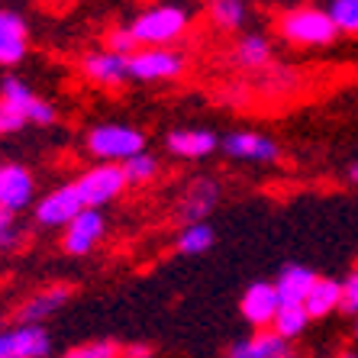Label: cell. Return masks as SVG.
<instances>
[{
	"label": "cell",
	"mask_w": 358,
	"mask_h": 358,
	"mask_svg": "<svg viewBox=\"0 0 358 358\" xmlns=\"http://www.w3.org/2000/svg\"><path fill=\"white\" fill-rule=\"evenodd\" d=\"M255 339L262 342V349H265V358H297V352H294L291 339L278 336L271 326H268V329H255Z\"/></svg>",
	"instance_id": "4316f807"
},
{
	"label": "cell",
	"mask_w": 358,
	"mask_h": 358,
	"mask_svg": "<svg viewBox=\"0 0 358 358\" xmlns=\"http://www.w3.org/2000/svg\"><path fill=\"white\" fill-rule=\"evenodd\" d=\"M352 339H355V345H358V320H355V336H352Z\"/></svg>",
	"instance_id": "74e56055"
},
{
	"label": "cell",
	"mask_w": 358,
	"mask_h": 358,
	"mask_svg": "<svg viewBox=\"0 0 358 358\" xmlns=\"http://www.w3.org/2000/svg\"><path fill=\"white\" fill-rule=\"evenodd\" d=\"M78 68H81V75L91 84L107 87V91H117V87H123L126 81H133V78H129V55L110 52L107 45L87 49L81 55V62H78Z\"/></svg>",
	"instance_id": "52a82bcc"
},
{
	"label": "cell",
	"mask_w": 358,
	"mask_h": 358,
	"mask_svg": "<svg viewBox=\"0 0 358 358\" xmlns=\"http://www.w3.org/2000/svg\"><path fill=\"white\" fill-rule=\"evenodd\" d=\"M187 71V55L175 45H139L129 55V78L139 84L178 81Z\"/></svg>",
	"instance_id": "3957f363"
},
{
	"label": "cell",
	"mask_w": 358,
	"mask_h": 358,
	"mask_svg": "<svg viewBox=\"0 0 358 358\" xmlns=\"http://www.w3.org/2000/svg\"><path fill=\"white\" fill-rule=\"evenodd\" d=\"M278 36L284 42L297 45V49H326V45H333L339 39V29H336L326 7L303 3V7L284 10L278 17Z\"/></svg>",
	"instance_id": "6da1fadb"
},
{
	"label": "cell",
	"mask_w": 358,
	"mask_h": 358,
	"mask_svg": "<svg viewBox=\"0 0 358 358\" xmlns=\"http://www.w3.org/2000/svg\"><path fill=\"white\" fill-rule=\"evenodd\" d=\"M229 62H233L239 71H245V75H255V71H262L265 65L275 62V45H271V39L262 33H245L233 42Z\"/></svg>",
	"instance_id": "ac0fdd59"
},
{
	"label": "cell",
	"mask_w": 358,
	"mask_h": 358,
	"mask_svg": "<svg viewBox=\"0 0 358 358\" xmlns=\"http://www.w3.org/2000/svg\"><path fill=\"white\" fill-rule=\"evenodd\" d=\"M0 103H7L10 110H17L29 126H52L59 120V110L52 107L45 97H39V94L17 75H7L0 81Z\"/></svg>",
	"instance_id": "8992f818"
},
{
	"label": "cell",
	"mask_w": 358,
	"mask_h": 358,
	"mask_svg": "<svg viewBox=\"0 0 358 358\" xmlns=\"http://www.w3.org/2000/svg\"><path fill=\"white\" fill-rule=\"evenodd\" d=\"M87 207L81 197V191H78V184H62V187H55V191H49L45 197L36 200L33 207V217L39 226H49V229H55V226H62L65 229L71 220L81 213V210Z\"/></svg>",
	"instance_id": "ba28073f"
},
{
	"label": "cell",
	"mask_w": 358,
	"mask_h": 358,
	"mask_svg": "<svg viewBox=\"0 0 358 358\" xmlns=\"http://www.w3.org/2000/svg\"><path fill=\"white\" fill-rule=\"evenodd\" d=\"M139 45H175L191 29V13L181 3H155L142 10L139 17L129 23Z\"/></svg>",
	"instance_id": "7a4b0ae2"
},
{
	"label": "cell",
	"mask_w": 358,
	"mask_h": 358,
	"mask_svg": "<svg viewBox=\"0 0 358 358\" xmlns=\"http://www.w3.org/2000/svg\"><path fill=\"white\" fill-rule=\"evenodd\" d=\"M165 145L171 155L178 159H187V162H197V159H207L213 152L220 149V139L213 129H197V126H184V129H171L165 136Z\"/></svg>",
	"instance_id": "2e32d148"
},
{
	"label": "cell",
	"mask_w": 358,
	"mask_h": 358,
	"mask_svg": "<svg viewBox=\"0 0 358 358\" xmlns=\"http://www.w3.org/2000/svg\"><path fill=\"white\" fill-rule=\"evenodd\" d=\"M342 313L358 317V268L342 281Z\"/></svg>",
	"instance_id": "1f68e13d"
},
{
	"label": "cell",
	"mask_w": 358,
	"mask_h": 358,
	"mask_svg": "<svg viewBox=\"0 0 358 358\" xmlns=\"http://www.w3.org/2000/svg\"><path fill=\"white\" fill-rule=\"evenodd\" d=\"M20 239H23V233H20V226H17V213L0 207V255L17 249Z\"/></svg>",
	"instance_id": "f546056e"
},
{
	"label": "cell",
	"mask_w": 358,
	"mask_h": 358,
	"mask_svg": "<svg viewBox=\"0 0 358 358\" xmlns=\"http://www.w3.org/2000/svg\"><path fill=\"white\" fill-rule=\"evenodd\" d=\"M36 197V178L29 168L23 165H0V207L13 210H29Z\"/></svg>",
	"instance_id": "9a60e30c"
},
{
	"label": "cell",
	"mask_w": 358,
	"mask_h": 358,
	"mask_svg": "<svg viewBox=\"0 0 358 358\" xmlns=\"http://www.w3.org/2000/svg\"><path fill=\"white\" fill-rule=\"evenodd\" d=\"M68 3H81V0H68Z\"/></svg>",
	"instance_id": "f35d334b"
},
{
	"label": "cell",
	"mask_w": 358,
	"mask_h": 358,
	"mask_svg": "<svg viewBox=\"0 0 358 358\" xmlns=\"http://www.w3.org/2000/svg\"><path fill=\"white\" fill-rule=\"evenodd\" d=\"M103 45H107L110 52H120V55H133V52L139 49V42H136L129 23L126 26H110L107 33H103Z\"/></svg>",
	"instance_id": "83f0119b"
},
{
	"label": "cell",
	"mask_w": 358,
	"mask_h": 358,
	"mask_svg": "<svg viewBox=\"0 0 358 358\" xmlns=\"http://www.w3.org/2000/svg\"><path fill=\"white\" fill-rule=\"evenodd\" d=\"M62 358H120V345L110 339H97V342H84L68 349Z\"/></svg>",
	"instance_id": "f1b7e54d"
},
{
	"label": "cell",
	"mask_w": 358,
	"mask_h": 358,
	"mask_svg": "<svg viewBox=\"0 0 358 358\" xmlns=\"http://www.w3.org/2000/svg\"><path fill=\"white\" fill-rule=\"evenodd\" d=\"M349 181H352V184H358V162L349 168Z\"/></svg>",
	"instance_id": "d590c367"
},
{
	"label": "cell",
	"mask_w": 358,
	"mask_h": 358,
	"mask_svg": "<svg viewBox=\"0 0 358 358\" xmlns=\"http://www.w3.org/2000/svg\"><path fill=\"white\" fill-rule=\"evenodd\" d=\"M213 242H217V233H213V226L207 220H200V223H187L181 226V233L175 239V249L181 255H203V252L213 249Z\"/></svg>",
	"instance_id": "603a6c76"
},
{
	"label": "cell",
	"mask_w": 358,
	"mask_h": 358,
	"mask_svg": "<svg viewBox=\"0 0 358 358\" xmlns=\"http://www.w3.org/2000/svg\"><path fill=\"white\" fill-rule=\"evenodd\" d=\"M23 126H29L17 110H10L7 103H0V139L3 136H13V133H23Z\"/></svg>",
	"instance_id": "d6a6232c"
},
{
	"label": "cell",
	"mask_w": 358,
	"mask_h": 358,
	"mask_svg": "<svg viewBox=\"0 0 358 358\" xmlns=\"http://www.w3.org/2000/svg\"><path fill=\"white\" fill-rule=\"evenodd\" d=\"M71 300V287L68 284H52V287H42V291L29 294L17 307V320L20 323H45L49 317H55L62 307Z\"/></svg>",
	"instance_id": "e0dca14e"
},
{
	"label": "cell",
	"mask_w": 358,
	"mask_h": 358,
	"mask_svg": "<svg viewBox=\"0 0 358 358\" xmlns=\"http://www.w3.org/2000/svg\"><path fill=\"white\" fill-rule=\"evenodd\" d=\"M75 184H78V191H81L87 207H107V203H113V200L129 187L120 162H97L94 168L81 171Z\"/></svg>",
	"instance_id": "5b68a950"
},
{
	"label": "cell",
	"mask_w": 358,
	"mask_h": 358,
	"mask_svg": "<svg viewBox=\"0 0 358 358\" xmlns=\"http://www.w3.org/2000/svg\"><path fill=\"white\" fill-rule=\"evenodd\" d=\"M29 55V23L23 13L0 7V68H17Z\"/></svg>",
	"instance_id": "5bb4252c"
},
{
	"label": "cell",
	"mask_w": 358,
	"mask_h": 358,
	"mask_svg": "<svg viewBox=\"0 0 358 358\" xmlns=\"http://www.w3.org/2000/svg\"><path fill=\"white\" fill-rule=\"evenodd\" d=\"M252 97H255L252 81H226L223 91H220V100H223L226 107H249Z\"/></svg>",
	"instance_id": "4dcf8cb0"
},
{
	"label": "cell",
	"mask_w": 358,
	"mask_h": 358,
	"mask_svg": "<svg viewBox=\"0 0 358 358\" xmlns=\"http://www.w3.org/2000/svg\"><path fill=\"white\" fill-rule=\"evenodd\" d=\"M220 203V184L213 178H197L184 187V194L178 197L175 203V220L181 226L187 223H200V220H207Z\"/></svg>",
	"instance_id": "7c38bea8"
},
{
	"label": "cell",
	"mask_w": 358,
	"mask_h": 358,
	"mask_svg": "<svg viewBox=\"0 0 358 358\" xmlns=\"http://www.w3.org/2000/svg\"><path fill=\"white\" fill-rule=\"evenodd\" d=\"M207 17L217 33H239L249 23V3L245 0H210Z\"/></svg>",
	"instance_id": "7402d4cb"
},
{
	"label": "cell",
	"mask_w": 358,
	"mask_h": 358,
	"mask_svg": "<svg viewBox=\"0 0 358 358\" xmlns=\"http://www.w3.org/2000/svg\"><path fill=\"white\" fill-rule=\"evenodd\" d=\"M252 87H255V94H265V97H287V94L303 87V75L294 65L271 62L252 75Z\"/></svg>",
	"instance_id": "d6986e66"
},
{
	"label": "cell",
	"mask_w": 358,
	"mask_h": 358,
	"mask_svg": "<svg viewBox=\"0 0 358 358\" xmlns=\"http://www.w3.org/2000/svg\"><path fill=\"white\" fill-rule=\"evenodd\" d=\"M317 278L320 275H313L307 265H287L275 281L278 294H281V303H303Z\"/></svg>",
	"instance_id": "44dd1931"
},
{
	"label": "cell",
	"mask_w": 358,
	"mask_h": 358,
	"mask_svg": "<svg viewBox=\"0 0 358 358\" xmlns=\"http://www.w3.org/2000/svg\"><path fill=\"white\" fill-rule=\"evenodd\" d=\"M339 358H358V349H355V352H342Z\"/></svg>",
	"instance_id": "8d00e7d4"
},
{
	"label": "cell",
	"mask_w": 358,
	"mask_h": 358,
	"mask_svg": "<svg viewBox=\"0 0 358 358\" xmlns=\"http://www.w3.org/2000/svg\"><path fill=\"white\" fill-rule=\"evenodd\" d=\"M103 233H107V220H103L100 207H84L81 213L65 226L62 245H65L68 255L81 259V255H91V252L97 249L100 239H103Z\"/></svg>",
	"instance_id": "8fae6325"
},
{
	"label": "cell",
	"mask_w": 358,
	"mask_h": 358,
	"mask_svg": "<svg viewBox=\"0 0 358 358\" xmlns=\"http://www.w3.org/2000/svg\"><path fill=\"white\" fill-rule=\"evenodd\" d=\"M303 307L313 320H323L336 310H342V281L336 278H317L313 287H310L307 300H303Z\"/></svg>",
	"instance_id": "ffe728a7"
},
{
	"label": "cell",
	"mask_w": 358,
	"mask_h": 358,
	"mask_svg": "<svg viewBox=\"0 0 358 358\" xmlns=\"http://www.w3.org/2000/svg\"><path fill=\"white\" fill-rule=\"evenodd\" d=\"M226 358H265V349H262V342L252 336V339H239L229 345Z\"/></svg>",
	"instance_id": "836d02e7"
},
{
	"label": "cell",
	"mask_w": 358,
	"mask_h": 358,
	"mask_svg": "<svg viewBox=\"0 0 358 358\" xmlns=\"http://www.w3.org/2000/svg\"><path fill=\"white\" fill-rule=\"evenodd\" d=\"M310 313L303 303H281V310H278L275 323H271V329H275L278 336H284V339H297V336L307 333V323H310Z\"/></svg>",
	"instance_id": "cb8c5ba5"
},
{
	"label": "cell",
	"mask_w": 358,
	"mask_h": 358,
	"mask_svg": "<svg viewBox=\"0 0 358 358\" xmlns=\"http://www.w3.org/2000/svg\"><path fill=\"white\" fill-rule=\"evenodd\" d=\"M145 149V136L129 123H97L87 133V152L97 162H126Z\"/></svg>",
	"instance_id": "277c9868"
},
{
	"label": "cell",
	"mask_w": 358,
	"mask_h": 358,
	"mask_svg": "<svg viewBox=\"0 0 358 358\" xmlns=\"http://www.w3.org/2000/svg\"><path fill=\"white\" fill-rule=\"evenodd\" d=\"M120 358H155V349L145 342H129V345H120Z\"/></svg>",
	"instance_id": "e575fe53"
},
{
	"label": "cell",
	"mask_w": 358,
	"mask_h": 358,
	"mask_svg": "<svg viewBox=\"0 0 358 358\" xmlns=\"http://www.w3.org/2000/svg\"><path fill=\"white\" fill-rule=\"evenodd\" d=\"M329 17H333L339 36L358 39V0H329Z\"/></svg>",
	"instance_id": "484cf974"
},
{
	"label": "cell",
	"mask_w": 358,
	"mask_h": 358,
	"mask_svg": "<svg viewBox=\"0 0 358 358\" xmlns=\"http://www.w3.org/2000/svg\"><path fill=\"white\" fill-rule=\"evenodd\" d=\"M220 145H223L229 159L245 162V165H275V162H281V145L271 136L255 133V129H236Z\"/></svg>",
	"instance_id": "9c48e42d"
},
{
	"label": "cell",
	"mask_w": 358,
	"mask_h": 358,
	"mask_svg": "<svg viewBox=\"0 0 358 358\" xmlns=\"http://www.w3.org/2000/svg\"><path fill=\"white\" fill-rule=\"evenodd\" d=\"M278 310H281V294H278L275 281H255L245 287L239 313L252 329H268V326L275 323Z\"/></svg>",
	"instance_id": "4fadbf2b"
},
{
	"label": "cell",
	"mask_w": 358,
	"mask_h": 358,
	"mask_svg": "<svg viewBox=\"0 0 358 358\" xmlns=\"http://www.w3.org/2000/svg\"><path fill=\"white\" fill-rule=\"evenodd\" d=\"M52 336L42 323H17L0 329V358H49Z\"/></svg>",
	"instance_id": "30bf717a"
},
{
	"label": "cell",
	"mask_w": 358,
	"mask_h": 358,
	"mask_svg": "<svg viewBox=\"0 0 358 358\" xmlns=\"http://www.w3.org/2000/svg\"><path fill=\"white\" fill-rule=\"evenodd\" d=\"M120 165H123V171H126L129 187H145V184H152L155 178H159V171H162L159 159H155V155H149L145 149L136 152V155H129V159L120 162Z\"/></svg>",
	"instance_id": "d4e9b609"
}]
</instances>
